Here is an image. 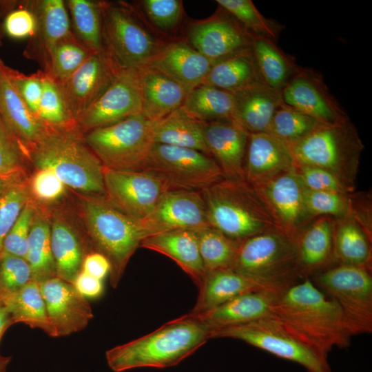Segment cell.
<instances>
[{"instance_id":"cell-1","label":"cell","mask_w":372,"mask_h":372,"mask_svg":"<svg viewBox=\"0 0 372 372\" xmlns=\"http://www.w3.org/2000/svg\"><path fill=\"white\" fill-rule=\"evenodd\" d=\"M271 316L323 359L333 347L350 345L352 336L340 307L309 278L283 289Z\"/></svg>"},{"instance_id":"cell-2","label":"cell","mask_w":372,"mask_h":372,"mask_svg":"<svg viewBox=\"0 0 372 372\" xmlns=\"http://www.w3.org/2000/svg\"><path fill=\"white\" fill-rule=\"evenodd\" d=\"M210 339V329L189 315L169 321L155 331L114 347L105 353L114 372L176 366Z\"/></svg>"},{"instance_id":"cell-3","label":"cell","mask_w":372,"mask_h":372,"mask_svg":"<svg viewBox=\"0 0 372 372\" xmlns=\"http://www.w3.org/2000/svg\"><path fill=\"white\" fill-rule=\"evenodd\" d=\"M81 213L92 252L103 255L110 265V282L116 288L125 267L145 238L140 224L112 204L105 196H88Z\"/></svg>"},{"instance_id":"cell-4","label":"cell","mask_w":372,"mask_h":372,"mask_svg":"<svg viewBox=\"0 0 372 372\" xmlns=\"http://www.w3.org/2000/svg\"><path fill=\"white\" fill-rule=\"evenodd\" d=\"M202 193L209 225L235 240L275 227L264 201L245 179L224 178Z\"/></svg>"},{"instance_id":"cell-5","label":"cell","mask_w":372,"mask_h":372,"mask_svg":"<svg viewBox=\"0 0 372 372\" xmlns=\"http://www.w3.org/2000/svg\"><path fill=\"white\" fill-rule=\"evenodd\" d=\"M38 169H48L65 184L88 196H105L102 163L79 132H50L27 152Z\"/></svg>"},{"instance_id":"cell-6","label":"cell","mask_w":372,"mask_h":372,"mask_svg":"<svg viewBox=\"0 0 372 372\" xmlns=\"http://www.w3.org/2000/svg\"><path fill=\"white\" fill-rule=\"evenodd\" d=\"M103 50L123 69L146 66L165 43L135 6L103 1Z\"/></svg>"},{"instance_id":"cell-7","label":"cell","mask_w":372,"mask_h":372,"mask_svg":"<svg viewBox=\"0 0 372 372\" xmlns=\"http://www.w3.org/2000/svg\"><path fill=\"white\" fill-rule=\"evenodd\" d=\"M289 146L296 164L326 169L354 191L364 146L349 119L321 125L305 138Z\"/></svg>"},{"instance_id":"cell-8","label":"cell","mask_w":372,"mask_h":372,"mask_svg":"<svg viewBox=\"0 0 372 372\" xmlns=\"http://www.w3.org/2000/svg\"><path fill=\"white\" fill-rule=\"evenodd\" d=\"M231 269L282 287L304 279L296 242L275 227L241 241Z\"/></svg>"},{"instance_id":"cell-9","label":"cell","mask_w":372,"mask_h":372,"mask_svg":"<svg viewBox=\"0 0 372 372\" xmlns=\"http://www.w3.org/2000/svg\"><path fill=\"white\" fill-rule=\"evenodd\" d=\"M83 140L104 167L141 171L154 145L152 121L141 114L88 131Z\"/></svg>"},{"instance_id":"cell-10","label":"cell","mask_w":372,"mask_h":372,"mask_svg":"<svg viewBox=\"0 0 372 372\" xmlns=\"http://www.w3.org/2000/svg\"><path fill=\"white\" fill-rule=\"evenodd\" d=\"M313 280L338 305L351 336L371 333V269L335 264L314 274Z\"/></svg>"},{"instance_id":"cell-11","label":"cell","mask_w":372,"mask_h":372,"mask_svg":"<svg viewBox=\"0 0 372 372\" xmlns=\"http://www.w3.org/2000/svg\"><path fill=\"white\" fill-rule=\"evenodd\" d=\"M217 338L242 340L278 358L299 364L308 372H331L327 360L300 342L271 316L211 330L210 339Z\"/></svg>"},{"instance_id":"cell-12","label":"cell","mask_w":372,"mask_h":372,"mask_svg":"<svg viewBox=\"0 0 372 372\" xmlns=\"http://www.w3.org/2000/svg\"><path fill=\"white\" fill-rule=\"evenodd\" d=\"M141 171L163 179L170 189L203 191L224 178L215 160L200 151L154 143Z\"/></svg>"},{"instance_id":"cell-13","label":"cell","mask_w":372,"mask_h":372,"mask_svg":"<svg viewBox=\"0 0 372 372\" xmlns=\"http://www.w3.org/2000/svg\"><path fill=\"white\" fill-rule=\"evenodd\" d=\"M105 196L139 224L152 212L161 196L170 189L160 177L141 170L103 168Z\"/></svg>"},{"instance_id":"cell-14","label":"cell","mask_w":372,"mask_h":372,"mask_svg":"<svg viewBox=\"0 0 372 372\" xmlns=\"http://www.w3.org/2000/svg\"><path fill=\"white\" fill-rule=\"evenodd\" d=\"M143 114L140 70L122 69L99 99L76 121L83 134Z\"/></svg>"},{"instance_id":"cell-15","label":"cell","mask_w":372,"mask_h":372,"mask_svg":"<svg viewBox=\"0 0 372 372\" xmlns=\"http://www.w3.org/2000/svg\"><path fill=\"white\" fill-rule=\"evenodd\" d=\"M254 187L270 212L275 228L296 241L313 219L306 209V188L295 168Z\"/></svg>"},{"instance_id":"cell-16","label":"cell","mask_w":372,"mask_h":372,"mask_svg":"<svg viewBox=\"0 0 372 372\" xmlns=\"http://www.w3.org/2000/svg\"><path fill=\"white\" fill-rule=\"evenodd\" d=\"M140 225L145 238L163 232L195 230L210 225L202 191H166L151 214Z\"/></svg>"},{"instance_id":"cell-17","label":"cell","mask_w":372,"mask_h":372,"mask_svg":"<svg viewBox=\"0 0 372 372\" xmlns=\"http://www.w3.org/2000/svg\"><path fill=\"white\" fill-rule=\"evenodd\" d=\"M283 103L325 125L345 121L348 114L332 95L322 76L299 66L281 91Z\"/></svg>"},{"instance_id":"cell-18","label":"cell","mask_w":372,"mask_h":372,"mask_svg":"<svg viewBox=\"0 0 372 372\" xmlns=\"http://www.w3.org/2000/svg\"><path fill=\"white\" fill-rule=\"evenodd\" d=\"M122 69L104 50L96 52L70 77L57 83L76 121L99 99Z\"/></svg>"},{"instance_id":"cell-19","label":"cell","mask_w":372,"mask_h":372,"mask_svg":"<svg viewBox=\"0 0 372 372\" xmlns=\"http://www.w3.org/2000/svg\"><path fill=\"white\" fill-rule=\"evenodd\" d=\"M223 11L192 24L188 31L187 43L213 64L251 47L252 37Z\"/></svg>"},{"instance_id":"cell-20","label":"cell","mask_w":372,"mask_h":372,"mask_svg":"<svg viewBox=\"0 0 372 372\" xmlns=\"http://www.w3.org/2000/svg\"><path fill=\"white\" fill-rule=\"evenodd\" d=\"M56 337L84 329L94 315L86 298L74 286L58 277L39 283Z\"/></svg>"},{"instance_id":"cell-21","label":"cell","mask_w":372,"mask_h":372,"mask_svg":"<svg viewBox=\"0 0 372 372\" xmlns=\"http://www.w3.org/2000/svg\"><path fill=\"white\" fill-rule=\"evenodd\" d=\"M23 4L34 14L37 25L33 36L23 51V56L45 66L56 44L72 34L65 1L30 0Z\"/></svg>"},{"instance_id":"cell-22","label":"cell","mask_w":372,"mask_h":372,"mask_svg":"<svg viewBox=\"0 0 372 372\" xmlns=\"http://www.w3.org/2000/svg\"><path fill=\"white\" fill-rule=\"evenodd\" d=\"M290 146L269 132L249 134L244 163L245 179L253 186L293 169Z\"/></svg>"},{"instance_id":"cell-23","label":"cell","mask_w":372,"mask_h":372,"mask_svg":"<svg viewBox=\"0 0 372 372\" xmlns=\"http://www.w3.org/2000/svg\"><path fill=\"white\" fill-rule=\"evenodd\" d=\"M6 65L0 59V116L26 154L52 131L21 99L6 72Z\"/></svg>"},{"instance_id":"cell-24","label":"cell","mask_w":372,"mask_h":372,"mask_svg":"<svg viewBox=\"0 0 372 372\" xmlns=\"http://www.w3.org/2000/svg\"><path fill=\"white\" fill-rule=\"evenodd\" d=\"M285 289H266L246 293L210 310L188 314L210 331L249 322L271 316L273 305Z\"/></svg>"},{"instance_id":"cell-25","label":"cell","mask_w":372,"mask_h":372,"mask_svg":"<svg viewBox=\"0 0 372 372\" xmlns=\"http://www.w3.org/2000/svg\"><path fill=\"white\" fill-rule=\"evenodd\" d=\"M211 156L225 178L245 179L244 163L249 134L233 121L204 123Z\"/></svg>"},{"instance_id":"cell-26","label":"cell","mask_w":372,"mask_h":372,"mask_svg":"<svg viewBox=\"0 0 372 372\" xmlns=\"http://www.w3.org/2000/svg\"><path fill=\"white\" fill-rule=\"evenodd\" d=\"M213 63L183 41L165 43L146 65L180 84L187 92L201 85Z\"/></svg>"},{"instance_id":"cell-27","label":"cell","mask_w":372,"mask_h":372,"mask_svg":"<svg viewBox=\"0 0 372 372\" xmlns=\"http://www.w3.org/2000/svg\"><path fill=\"white\" fill-rule=\"evenodd\" d=\"M239 273L231 268L207 272L189 313L210 310L242 294L266 289H285Z\"/></svg>"},{"instance_id":"cell-28","label":"cell","mask_w":372,"mask_h":372,"mask_svg":"<svg viewBox=\"0 0 372 372\" xmlns=\"http://www.w3.org/2000/svg\"><path fill=\"white\" fill-rule=\"evenodd\" d=\"M335 219L320 216L299 234L296 245L300 272L309 278L335 264L333 254Z\"/></svg>"},{"instance_id":"cell-29","label":"cell","mask_w":372,"mask_h":372,"mask_svg":"<svg viewBox=\"0 0 372 372\" xmlns=\"http://www.w3.org/2000/svg\"><path fill=\"white\" fill-rule=\"evenodd\" d=\"M140 247L169 257L191 278L198 288L202 285L206 272L194 230L178 229L150 236L142 240Z\"/></svg>"},{"instance_id":"cell-30","label":"cell","mask_w":372,"mask_h":372,"mask_svg":"<svg viewBox=\"0 0 372 372\" xmlns=\"http://www.w3.org/2000/svg\"><path fill=\"white\" fill-rule=\"evenodd\" d=\"M233 121L249 134L267 132L271 119L283 103L281 92L260 83L234 93Z\"/></svg>"},{"instance_id":"cell-31","label":"cell","mask_w":372,"mask_h":372,"mask_svg":"<svg viewBox=\"0 0 372 372\" xmlns=\"http://www.w3.org/2000/svg\"><path fill=\"white\" fill-rule=\"evenodd\" d=\"M140 70L143 114L156 121L182 107L188 92L161 72L145 66Z\"/></svg>"},{"instance_id":"cell-32","label":"cell","mask_w":372,"mask_h":372,"mask_svg":"<svg viewBox=\"0 0 372 372\" xmlns=\"http://www.w3.org/2000/svg\"><path fill=\"white\" fill-rule=\"evenodd\" d=\"M50 238L56 277L73 285L85 257L91 252L74 228L60 217L50 224Z\"/></svg>"},{"instance_id":"cell-33","label":"cell","mask_w":372,"mask_h":372,"mask_svg":"<svg viewBox=\"0 0 372 372\" xmlns=\"http://www.w3.org/2000/svg\"><path fill=\"white\" fill-rule=\"evenodd\" d=\"M260 83L250 48L214 63L202 84L234 94Z\"/></svg>"},{"instance_id":"cell-34","label":"cell","mask_w":372,"mask_h":372,"mask_svg":"<svg viewBox=\"0 0 372 372\" xmlns=\"http://www.w3.org/2000/svg\"><path fill=\"white\" fill-rule=\"evenodd\" d=\"M154 143L200 151L211 156L204 135V123L189 116L180 107L167 116L152 121Z\"/></svg>"},{"instance_id":"cell-35","label":"cell","mask_w":372,"mask_h":372,"mask_svg":"<svg viewBox=\"0 0 372 372\" xmlns=\"http://www.w3.org/2000/svg\"><path fill=\"white\" fill-rule=\"evenodd\" d=\"M371 236L351 217L335 219L333 254L335 264L371 269Z\"/></svg>"},{"instance_id":"cell-36","label":"cell","mask_w":372,"mask_h":372,"mask_svg":"<svg viewBox=\"0 0 372 372\" xmlns=\"http://www.w3.org/2000/svg\"><path fill=\"white\" fill-rule=\"evenodd\" d=\"M251 50L263 82L281 92L299 67L294 59L280 49L276 41L263 37H252Z\"/></svg>"},{"instance_id":"cell-37","label":"cell","mask_w":372,"mask_h":372,"mask_svg":"<svg viewBox=\"0 0 372 372\" xmlns=\"http://www.w3.org/2000/svg\"><path fill=\"white\" fill-rule=\"evenodd\" d=\"M0 307L8 310L14 323L23 322L31 328L42 330L50 337H56L38 282L32 280L8 296Z\"/></svg>"},{"instance_id":"cell-38","label":"cell","mask_w":372,"mask_h":372,"mask_svg":"<svg viewBox=\"0 0 372 372\" xmlns=\"http://www.w3.org/2000/svg\"><path fill=\"white\" fill-rule=\"evenodd\" d=\"M181 107L202 123L233 121L234 96L217 87L201 84L188 92Z\"/></svg>"},{"instance_id":"cell-39","label":"cell","mask_w":372,"mask_h":372,"mask_svg":"<svg viewBox=\"0 0 372 372\" xmlns=\"http://www.w3.org/2000/svg\"><path fill=\"white\" fill-rule=\"evenodd\" d=\"M65 3L75 38L93 52L103 51V1L67 0Z\"/></svg>"},{"instance_id":"cell-40","label":"cell","mask_w":372,"mask_h":372,"mask_svg":"<svg viewBox=\"0 0 372 372\" xmlns=\"http://www.w3.org/2000/svg\"><path fill=\"white\" fill-rule=\"evenodd\" d=\"M25 260L33 280L40 283L56 277L50 238V224L41 215H34L28 238Z\"/></svg>"},{"instance_id":"cell-41","label":"cell","mask_w":372,"mask_h":372,"mask_svg":"<svg viewBox=\"0 0 372 372\" xmlns=\"http://www.w3.org/2000/svg\"><path fill=\"white\" fill-rule=\"evenodd\" d=\"M205 272L231 268L240 242L207 225L194 230Z\"/></svg>"},{"instance_id":"cell-42","label":"cell","mask_w":372,"mask_h":372,"mask_svg":"<svg viewBox=\"0 0 372 372\" xmlns=\"http://www.w3.org/2000/svg\"><path fill=\"white\" fill-rule=\"evenodd\" d=\"M94 52H96L87 48L72 34L56 44L42 70L60 84L70 77Z\"/></svg>"},{"instance_id":"cell-43","label":"cell","mask_w":372,"mask_h":372,"mask_svg":"<svg viewBox=\"0 0 372 372\" xmlns=\"http://www.w3.org/2000/svg\"><path fill=\"white\" fill-rule=\"evenodd\" d=\"M37 116L51 131L79 132L76 121L70 111L59 85L44 72Z\"/></svg>"},{"instance_id":"cell-44","label":"cell","mask_w":372,"mask_h":372,"mask_svg":"<svg viewBox=\"0 0 372 372\" xmlns=\"http://www.w3.org/2000/svg\"><path fill=\"white\" fill-rule=\"evenodd\" d=\"M252 37H263L276 41L284 26L265 17L251 0H216Z\"/></svg>"},{"instance_id":"cell-45","label":"cell","mask_w":372,"mask_h":372,"mask_svg":"<svg viewBox=\"0 0 372 372\" xmlns=\"http://www.w3.org/2000/svg\"><path fill=\"white\" fill-rule=\"evenodd\" d=\"M321 125L323 124L313 117L283 103L276 111L267 132L291 145Z\"/></svg>"},{"instance_id":"cell-46","label":"cell","mask_w":372,"mask_h":372,"mask_svg":"<svg viewBox=\"0 0 372 372\" xmlns=\"http://www.w3.org/2000/svg\"><path fill=\"white\" fill-rule=\"evenodd\" d=\"M135 8L156 32L169 33L180 25L183 15L180 0H143Z\"/></svg>"},{"instance_id":"cell-47","label":"cell","mask_w":372,"mask_h":372,"mask_svg":"<svg viewBox=\"0 0 372 372\" xmlns=\"http://www.w3.org/2000/svg\"><path fill=\"white\" fill-rule=\"evenodd\" d=\"M353 193L313 191L306 189L304 203L308 214L313 219L328 216L341 219L351 216Z\"/></svg>"},{"instance_id":"cell-48","label":"cell","mask_w":372,"mask_h":372,"mask_svg":"<svg viewBox=\"0 0 372 372\" xmlns=\"http://www.w3.org/2000/svg\"><path fill=\"white\" fill-rule=\"evenodd\" d=\"M32 280L30 267L25 258L0 252V306L6 297Z\"/></svg>"},{"instance_id":"cell-49","label":"cell","mask_w":372,"mask_h":372,"mask_svg":"<svg viewBox=\"0 0 372 372\" xmlns=\"http://www.w3.org/2000/svg\"><path fill=\"white\" fill-rule=\"evenodd\" d=\"M28 202V190L19 183L8 184L0 195V252L6 236Z\"/></svg>"},{"instance_id":"cell-50","label":"cell","mask_w":372,"mask_h":372,"mask_svg":"<svg viewBox=\"0 0 372 372\" xmlns=\"http://www.w3.org/2000/svg\"><path fill=\"white\" fill-rule=\"evenodd\" d=\"M35 214L34 206L28 202L6 236L1 252L25 259L29 234Z\"/></svg>"},{"instance_id":"cell-51","label":"cell","mask_w":372,"mask_h":372,"mask_svg":"<svg viewBox=\"0 0 372 372\" xmlns=\"http://www.w3.org/2000/svg\"><path fill=\"white\" fill-rule=\"evenodd\" d=\"M295 171L307 189L344 194L353 192L340 178L326 169L311 165L296 164Z\"/></svg>"},{"instance_id":"cell-52","label":"cell","mask_w":372,"mask_h":372,"mask_svg":"<svg viewBox=\"0 0 372 372\" xmlns=\"http://www.w3.org/2000/svg\"><path fill=\"white\" fill-rule=\"evenodd\" d=\"M6 69L21 99L30 110L37 116L43 92V70H38L34 74L28 75L7 65H6Z\"/></svg>"},{"instance_id":"cell-53","label":"cell","mask_w":372,"mask_h":372,"mask_svg":"<svg viewBox=\"0 0 372 372\" xmlns=\"http://www.w3.org/2000/svg\"><path fill=\"white\" fill-rule=\"evenodd\" d=\"M27 156L0 116V175L8 176L22 165Z\"/></svg>"},{"instance_id":"cell-54","label":"cell","mask_w":372,"mask_h":372,"mask_svg":"<svg viewBox=\"0 0 372 372\" xmlns=\"http://www.w3.org/2000/svg\"><path fill=\"white\" fill-rule=\"evenodd\" d=\"M30 189L37 199L49 203L63 196L65 185L52 171L38 169L31 180Z\"/></svg>"},{"instance_id":"cell-55","label":"cell","mask_w":372,"mask_h":372,"mask_svg":"<svg viewBox=\"0 0 372 372\" xmlns=\"http://www.w3.org/2000/svg\"><path fill=\"white\" fill-rule=\"evenodd\" d=\"M36 25L34 14L23 3L19 8L9 11L3 22L5 32L16 39L31 38L35 32Z\"/></svg>"},{"instance_id":"cell-56","label":"cell","mask_w":372,"mask_h":372,"mask_svg":"<svg viewBox=\"0 0 372 372\" xmlns=\"http://www.w3.org/2000/svg\"><path fill=\"white\" fill-rule=\"evenodd\" d=\"M73 285L86 298H99L103 292V280L87 273L83 270L75 278Z\"/></svg>"},{"instance_id":"cell-57","label":"cell","mask_w":372,"mask_h":372,"mask_svg":"<svg viewBox=\"0 0 372 372\" xmlns=\"http://www.w3.org/2000/svg\"><path fill=\"white\" fill-rule=\"evenodd\" d=\"M82 270L103 280L110 273V265L107 259L98 252L88 254L84 258Z\"/></svg>"},{"instance_id":"cell-58","label":"cell","mask_w":372,"mask_h":372,"mask_svg":"<svg viewBox=\"0 0 372 372\" xmlns=\"http://www.w3.org/2000/svg\"><path fill=\"white\" fill-rule=\"evenodd\" d=\"M15 324L10 314L4 307H0V342L6 330ZM11 357L3 356L0 353V372H7V367Z\"/></svg>"},{"instance_id":"cell-59","label":"cell","mask_w":372,"mask_h":372,"mask_svg":"<svg viewBox=\"0 0 372 372\" xmlns=\"http://www.w3.org/2000/svg\"><path fill=\"white\" fill-rule=\"evenodd\" d=\"M8 185V180L6 176L0 175V195L2 194L5 188Z\"/></svg>"},{"instance_id":"cell-60","label":"cell","mask_w":372,"mask_h":372,"mask_svg":"<svg viewBox=\"0 0 372 372\" xmlns=\"http://www.w3.org/2000/svg\"><path fill=\"white\" fill-rule=\"evenodd\" d=\"M6 4V3H3L2 1H0V10H2L3 8V6Z\"/></svg>"},{"instance_id":"cell-61","label":"cell","mask_w":372,"mask_h":372,"mask_svg":"<svg viewBox=\"0 0 372 372\" xmlns=\"http://www.w3.org/2000/svg\"><path fill=\"white\" fill-rule=\"evenodd\" d=\"M0 78H1V70H0Z\"/></svg>"}]
</instances>
